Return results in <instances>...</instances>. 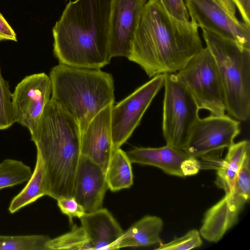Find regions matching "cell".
Wrapping results in <instances>:
<instances>
[{"label": "cell", "mask_w": 250, "mask_h": 250, "mask_svg": "<svg viewBox=\"0 0 250 250\" xmlns=\"http://www.w3.org/2000/svg\"><path fill=\"white\" fill-rule=\"evenodd\" d=\"M51 94L50 79L45 73L26 76L12 93L15 122L28 128L32 133L50 100Z\"/></svg>", "instance_id": "8fae6325"}, {"label": "cell", "mask_w": 250, "mask_h": 250, "mask_svg": "<svg viewBox=\"0 0 250 250\" xmlns=\"http://www.w3.org/2000/svg\"><path fill=\"white\" fill-rule=\"evenodd\" d=\"M113 104L102 110L81 132V154L90 158L106 171L113 153L111 111Z\"/></svg>", "instance_id": "2e32d148"}, {"label": "cell", "mask_w": 250, "mask_h": 250, "mask_svg": "<svg viewBox=\"0 0 250 250\" xmlns=\"http://www.w3.org/2000/svg\"><path fill=\"white\" fill-rule=\"evenodd\" d=\"M238 9L243 21L250 24V0H233Z\"/></svg>", "instance_id": "f546056e"}, {"label": "cell", "mask_w": 250, "mask_h": 250, "mask_svg": "<svg viewBox=\"0 0 250 250\" xmlns=\"http://www.w3.org/2000/svg\"><path fill=\"white\" fill-rule=\"evenodd\" d=\"M15 123L12 104V93L0 68V130L6 129Z\"/></svg>", "instance_id": "d4e9b609"}, {"label": "cell", "mask_w": 250, "mask_h": 250, "mask_svg": "<svg viewBox=\"0 0 250 250\" xmlns=\"http://www.w3.org/2000/svg\"><path fill=\"white\" fill-rule=\"evenodd\" d=\"M30 134L41 159L47 196L55 200L73 197L81 155V131L77 122L50 99Z\"/></svg>", "instance_id": "3957f363"}, {"label": "cell", "mask_w": 250, "mask_h": 250, "mask_svg": "<svg viewBox=\"0 0 250 250\" xmlns=\"http://www.w3.org/2000/svg\"><path fill=\"white\" fill-rule=\"evenodd\" d=\"M176 74L200 109L207 110L212 115L225 114L221 80L215 61L207 47H203Z\"/></svg>", "instance_id": "52a82bcc"}, {"label": "cell", "mask_w": 250, "mask_h": 250, "mask_svg": "<svg viewBox=\"0 0 250 250\" xmlns=\"http://www.w3.org/2000/svg\"><path fill=\"white\" fill-rule=\"evenodd\" d=\"M185 5L198 27L250 49V25L237 19L233 0H185Z\"/></svg>", "instance_id": "ba28073f"}, {"label": "cell", "mask_w": 250, "mask_h": 250, "mask_svg": "<svg viewBox=\"0 0 250 250\" xmlns=\"http://www.w3.org/2000/svg\"><path fill=\"white\" fill-rule=\"evenodd\" d=\"M246 156L233 188L205 214L199 230L205 240L217 243L237 222L250 197V155Z\"/></svg>", "instance_id": "9c48e42d"}, {"label": "cell", "mask_w": 250, "mask_h": 250, "mask_svg": "<svg viewBox=\"0 0 250 250\" xmlns=\"http://www.w3.org/2000/svg\"><path fill=\"white\" fill-rule=\"evenodd\" d=\"M112 0H70L52 29L59 63L101 69L109 63Z\"/></svg>", "instance_id": "7a4b0ae2"}, {"label": "cell", "mask_w": 250, "mask_h": 250, "mask_svg": "<svg viewBox=\"0 0 250 250\" xmlns=\"http://www.w3.org/2000/svg\"><path fill=\"white\" fill-rule=\"evenodd\" d=\"M45 195H47V191L44 171L41 158L37 154L35 167L30 178L21 191L13 198L8 210L14 213Z\"/></svg>", "instance_id": "44dd1931"}, {"label": "cell", "mask_w": 250, "mask_h": 250, "mask_svg": "<svg viewBox=\"0 0 250 250\" xmlns=\"http://www.w3.org/2000/svg\"><path fill=\"white\" fill-rule=\"evenodd\" d=\"M47 247L48 250H93L83 228L76 225L70 231L51 238L47 244Z\"/></svg>", "instance_id": "603a6c76"}, {"label": "cell", "mask_w": 250, "mask_h": 250, "mask_svg": "<svg viewBox=\"0 0 250 250\" xmlns=\"http://www.w3.org/2000/svg\"><path fill=\"white\" fill-rule=\"evenodd\" d=\"M126 153L131 163L154 166L178 177L195 175L201 168L197 158L183 149L167 145L159 147H137Z\"/></svg>", "instance_id": "5bb4252c"}, {"label": "cell", "mask_w": 250, "mask_h": 250, "mask_svg": "<svg viewBox=\"0 0 250 250\" xmlns=\"http://www.w3.org/2000/svg\"><path fill=\"white\" fill-rule=\"evenodd\" d=\"M32 172L30 167L21 161L4 160L0 163V189L28 181Z\"/></svg>", "instance_id": "7402d4cb"}, {"label": "cell", "mask_w": 250, "mask_h": 250, "mask_svg": "<svg viewBox=\"0 0 250 250\" xmlns=\"http://www.w3.org/2000/svg\"><path fill=\"white\" fill-rule=\"evenodd\" d=\"M164 74L155 76L113 105L111 126L113 152L131 136L153 99L164 86Z\"/></svg>", "instance_id": "30bf717a"}, {"label": "cell", "mask_w": 250, "mask_h": 250, "mask_svg": "<svg viewBox=\"0 0 250 250\" xmlns=\"http://www.w3.org/2000/svg\"><path fill=\"white\" fill-rule=\"evenodd\" d=\"M108 188L105 171L90 158L81 155L74 181L73 197L86 212L102 208Z\"/></svg>", "instance_id": "9a60e30c"}, {"label": "cell", "mask_w": 250, "mask_h": 250, "mask_svg": "<svg viewBox=\"0 0 250 250\" xmlns=\"http://www.w3.org/2000/svg\"><path fill=\"white\" fill-rule=\"evenodd\" d=\"M203 244L199 231L193 229L179 238L165 243L160 244L158 250H188L200 247Z\"/></svg>", "instance_id": "484cf974"}, {"label": "cell", "mask_w": 250, "mask_h": 250, "mask_svg": "<svg viewBox=\"0 0 250 250\" xmlns=\"http://www.w3.org/2000/svg\"><path fill=\"white\" fill-rule=\"evenodd\" d=\"M10 40L17 42L16 33L0 13V42Z\"/></svg>", "instance_id": "f1b7e54d"}, {"label": "cell", "mask_w": 250, "mask_h": 250, "mask_svg": "<svg viewBox=\"0 0 250 250\" xmlns=\"http://www.w3.org/2000/svg\"><path fill=\"white\" fill-rule=\"evenodd\" d=\"M250 153V144L248 140L234 143L228 148L225 159L219 163L217 168L215 181L217 187L225 193L233 188L239 172L247 155Z\"/></svg>", "instance_id": "d6986e66"}, {"label": "cell", "mask_w": 250, "mask_h": 250, "mask_svg": "<svg viewBox=\"0 0 250 250\" xmlns=\"http://www.w3.org/2000/svg\"><path fill=\"white\" fill-rule=\"evenodd\" d=\"M146 0H112L109 36L111 58L130 55Z\"/></svg>", "instance_id": "4fadbf2b"}, {"label": "cell", "mask_w": 250, "mask_h": 250, "mask_svg": "<svg viewBox=\"0 0 250 250\" xmlns=\"http://www.w3.org/2000/svg\"><path fill=\"white\" fill-rule=\"evenodd\" d=\"M198 27L169 15L159 0L146 1L132 42L129 61L149 78L176 73L203 48Z\"/></svg>", "instance_id": "6da1fadb"}, {"label": "cell", "mask_w": 250, "mask_h": 250, "mask_svg": "<svg viewBox=\"0 0 250 250\" xmlns=\"http://www.w3.org/2000/svg\"><path fill=\"white\" fill-rule=\"evenodd\" d=\"M56 200L60 210L68 217L70 223H72L74 217L80 219L86 213L83 207L74 197L62 196Z\"/></svg>", "instance_id": "4316f807"}, {"label": "cell", "mask_w": 250, "mask_h": 250, "mask_svg": "<svg viewBox=\"0 0 250 250\" xmlns=\"http://www.w3.org/2000/svg\"><path fill=\"white\" fill-rule=\"evenodd\" d=\"M240 133V121L226 114L198 119L184 150L196 158L229 148Z\"/></svg>", "instance_id": "7c38bea8"}, {"label": "cell", "mask_w": 250, "mask_h": 250, "mask_svg": "<svg viewBox=\"0 0 250 250\" xmlns=\"http://www.w3.org/2000/svg\"><path fill=\"white\" fill-rule=\"evenodd\" d=\"M49 76L51 99L75 119L81 132L97 114L114 103L113 77L101 69L59 63Z\"/></svg>", "instance_id": "277c9868"}, {"label": "cell", "mask_w": 250, "mask_h": 250, "mask_svg": "<svg viewBox=\"0 0 250 250\" xmlns=\"http://www.w3.org/2000/svg\"><path fill=\"white\" fill-rule=\"evenodd\" d=\"M202 29L206 47L218 69L226 111L239 121H247L250 116V49Z\"/></svg>", "instance_id": "5b68a950"}, {"label": "cell", "mask_w": 250, "mask_h": 250, "mask_svg": "<svg viewBox=\"0 0 250 250\" xmlns=\"http://www.w3.org/2000/svg\"><path fill=\"white\" fill-rule=\"evenodd\" d=\"M47 235H0V250H48Z\"/></svg>", "instance_id": "cb8c5ba5"}, {"label": "cell", "mask_w": 250, "mask_h": 250, "mask_svg": "<svg viewBox=\"0 0 250 250\" xmlns=\"http://www.w3.org/2000/svg\"><path fill=\"white\" fill-rule=\"evenodd\" d=\"M164 223L157 216L146 215L132 225L119 239L116 250L125 247H146L161 244Z\"/></svg>", "instance_id": "ac0fdd59"}, {"label": "cell", "mask_w": 250, "mask_h": 250, "mask_svg": "<svg viewBox=\"0 0 250 250\" xmlns=\"http://www.w3.org/2000/svg\"><path fill=\"white\" fill-rule=\"evenodd\" d=\"M167 12L176 19L188 22L189 14L183 0H159Z\"/></svg>", "instance_id": "83f0119b"}, {"label": "cell", "mask_w": 250, "mask_h": 250, "mask_svg": "<svg viewBox=\"0 0 250 250\" xmlns=\"http://www.w3.org/2000/svg\"><path fill=\"white\" fill-rule=\"evenodd\" d=\"M162 132L166 145L184 150L199 119L194 98L176 73H165Z\"/></svg>", "instance_id": "8992f818"}, {"label": "cell", "mask_w": 250, "mask_h": 250, "mask_svg": "<svg viewBox=\"0 0 250 250\" xmlns=\"http://www.w3.org/2000/svg\"><path fill=\"white\" fill-rule=\"evenodd\" d=\"M80 219L93 250H116L124 231L107 209L86 212Z\"/></svg>", "instance_id": "e0dca14e"}, {"label": "cell", "mask_w": 250, "mask_h": 250, "mask_svg": "<svg viewBox=\"0 0 250 250\" xmlns=\"http://www.w3.org/2000/svg\"><path fill=\"white\" fill-rule=\"evenodd\" d=\"M131 164L126 153L120 148L113 153L105 171L108 188L115 192L132 186L133 174Z\"/></svg>", "instance_id": "ffe728a7"}]
</instances>
